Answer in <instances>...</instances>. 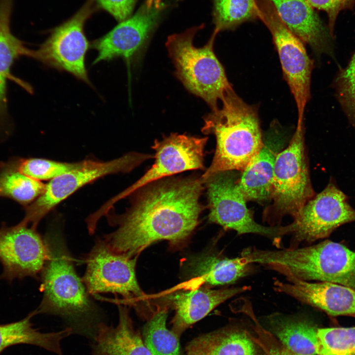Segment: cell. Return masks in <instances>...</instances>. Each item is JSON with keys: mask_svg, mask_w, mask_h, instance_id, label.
<instances>
[{"mask_svg": "<svg viewBox=\"0 0 355 355\" xmlns=\"http://www.w3.org/2000/svg\"><path fill=\"white\" fill-rule=\"evenodd\" d=\"M221 101L220 108L205 117L202 129L205 134H213L216 142L212 162L201 178L203 183L219 172H242L263 145L257 107L244 102L233 89Z\"/></svg>", "mask_w": 355, "mask_h": 355, "instance_id": "cell-3", "label": "cell"}, {"mask_svg": "<svg viewBox=\"0 0 355 355\" xmlns=\"http://www.w3.org/2000/svg\"><path fill=\"white\" fill-rule=\"evenodd\" d=\"M203 183L201 178H189L151 186L137 196L124 213H106L110 225L117 228L103 240L114 252L130 257L158 241H184L198 223Z\"/></svg>", "mask_w": 355, "mask_h": 355, "instance_id": "cell-1", "label": "cell"}, {"mask_svg": "<svg viewBox=\"0 0 355 355\" xmlns=\"http://www.w3.org/2000/svg\"><path fill=\"white\" fill-rule=\"evenodd\" d=\"M313 8L325 11L328 18V28L333 36L334 26L339 13L352 8L355 0H305Z\"/></svg>", "mask_w": 355, "mask_h": 355, "instance_id": "cell-33", "label": "cell"}, {"mask_svg": "<svg viewBox=\"0 0 355 355\" xmlns=\"http://www.w3.org/2000/svg\"><path fill=\"white\" fill-rule=\"evenodd\" d=\"M12 5L13 0H0V121L7 116L6 82L11 67L16 59L30 57L32 53L10 31Z\"/></svg>", "mask_w": 355, "mask_h": 355, "instance_id": "cell-24", "label": "cell"}, {"mask_svg": "<svg viewBox=\"0 0 355 355\" xmlns=\"http://www.w3.org/2000/svg\"><path fill=\"white\" fill-rule=\"evenodd\" d=\"M185 355H265L246 329L234 325L194 338Z\"/></svg>", "mask_w": 355, "mask_h": 355, "instance_id": "cell-21", "label": "cell"}, {"mask_svg": "<svg viewBox=\"0 0 355 355\" xmlns=\"http://www.w3.org/2000/svg\"><path fill=\"white\" fill-rule=\"evenodd\" d=\"M167 8L163 0H145L133 16L93 42L97 52L93 64L121 58L130 66L145 50Z\"/></svg>", "mask_w": 355, "mask_h": 355, "instance_id": "cell-11", "label": "cell"}, {"mask_svg": "<svg viewBox=\"0 0 355 355\" xmlns=\"http://www.w3.org/2000/svg\"><path fill=\"white\" fill-rule=\"evenodd\" d=\"M351 355H355V352Z\"/></svg>", "mask_w": 355, "mask_h": 355, "instance_id": "cell-35", "label": "cell"}, {"mask_svg": "<svg viewBox=\"0 0 355 355\" xmlns=\"http://www.w3.org/2000/svg\"><path fill=\"white\" fill-rule=\"evenodd\" d=\"M272 262L284 276L328 282L355 290V251L329 240L301 248L274 250Z\"/></svg>", "mask_w": 355, "mask_h": 355, "instance_id": "cell-5", "label": "cell"}, {"mask_svg": "<svg viewBox=\"0 0 355 355\" xmlns=\"http://www.w3.org/2000/svg\"><path fill=\"white\" fill-rule=\"evenodd\" d=\"M258 18L255 0H213L214 30H233L247 21Z\"/></svg>", "mask_w": 355, "mask_h": 355, "instance_id": "cell-28", "label": "cell"}, {"mask_svg": "<svg viewBox=\"0 0 355 355\" xmlns=\"http://www.w3.org/2000/svg\"><path fill=\"white\" fill-rule=\"evenodd\" d=\"M285 277L288 283L274 282L276 291L318 308L331 316L355 318V289L328 282L312 283L291 276Z\"/></svg>", "mask_w": 355, "mask_h": 355, "instance_id": "cell-16", "label": "cell"}, {"mask_svg": "<svg viewBox=\"0 0 355 355\" xmlns=\"http://www.w3.org/2000/svg\"><path fill=\"white\" fill-rule=\"evenodd\" d=\"M315 195L305 153L303 121L297 122L288 146L276 158L271 198L273 213L293 218Z\"/></svg>", "mask_w": 355, "mask_h": 355, "instance_id": "cell-8", "label": "cell"}, {"mask_svg": "<svg viewBox=\"0 0 355 355\" xmlns=\"http://www.w3.org/2000/svg\"><path fill=\"white\" fill-rule=\"evenodd\" d=\"M99 4L119 22L131 15L137 0H97Z\"/></svg>", "mask_w": 355, "mask_h": 355, "instance_id": "cell-34", "label": "cell"}, {"mask_svg": "<svg viewBox=\"0 0 355 355\" xmlns=\"http://www.w3.org/2000/svg\"><path fill=\"white\" fill-rule=\"evenodd\" d=\"M339 102L355 128V53L336 80Z\"/></svg>", "mask_w": 355, "mask_h": 355, "instance_id": "cell-31", "label": "cell"}, {"mask_svg": "<svg viewBox=\"0 0 355 355\" xmlns=\"http://www.w3.org/2000/svg\"><path fill=\"white\" fill-rule=\"evenodd\" d=\"M137 257L115 252L103 239H98L87 255L86 269L82 278L89 294L120 295L139 314V303L144 293L136 276Z\"/></svg>", "mask_w": 355, "mask_h": 355, "instance_id": "cell-10", "label": "cell"}, {"mask_svg": "<svg viewBox=\"0 0 355 355\" xmlns=\"http://www.w3.org/2000/svg\"><path fill=\"white\" fill-rule=\"evenodd\" d=\"M274 336L297 355H317V326L308 319L275 316L269 319Z\"/></svg>", "mask_w": 355, "mask_h": 355, "instance_id": "cell-25", "label": "cell"}, {"mask_svg": "<svg viewBox=\"0 0 355 355\" xmlns=\"http://www.w3.org/2000/svg\"><path fill=\"white\" fill-rule=\"evenodd\" d=\"M317 355H351L355 352V326L318 328Z\"/></svg>", "mask_w": 355, "mask_h": 355, "instance_id": "cell-29", "label": "cell"}, {"mask_svg": "<svg viewBox=\"0 0 355 355\" xmlns=\"http://www.w3.org/2000/svg\"><path fill=\"white\" fill-rule=\"evenodd\" d=\"M46 184L20 172L13 162L0 170V197L11 198L26 207L45 190Z\"/></svg>", "mask_w": 355, "mask_h": 355, "instance_id": "cell-26", "label": "cell"}, {"mask_svg": "<svg viewBox=\"0 0 355 355\" xmlns=\"http://www.w3.org/2000/svg\"><path fill=\"white\" fill-rule=\"evenodd\" d=\"M118 309L117 324H99L89 355H152L135 329L128 308L119 304Z\"/></svg>", "mask_w": 355, "mask_h": 355, "instance_id": "cell-20", "label": "cell"}, {"mask_svg": "<svg viewBox=\"0 0 355 355\" xmlns=\"http://www.w3.org/2000/svg\"><path fill=\"white\" fill-rule=\"evenodd\" d=\"M21 173L35 179L51 180L76 168L77 162L57 161L44 158H30L13 161Z\"/></svg>", "mask_w": 355, "mask_h": 355, "instance_id": "cell-30", "label": "cell"}, {"mask_svg": "<svg viewBox=\"0 0 355 355\" xmlns=\"http://www.w3.org/2000/svg\"><path fill=\"white\" fill-rule=\"evenodd\" d=\"M93 11L90 0L75 15L54 29L31 57L47 67L68 72L91 86L85 66L89 43L84 33L87 19Z\"/></svg>", "mask_w": 355, "mask_h": 355, "instance_id": "cell-12", "label": "cell"}, {"mask_svg": "<svg viewBox=\"0 0 355 355\" xmlns=\"http://www.w3.org/2000/svg\"><path fill=\"white\" fill-rule=\"evenodd\" d=\"M48 256L46 244L36 229L21 221L0 228V262L3 271L0 279L12 281L36 277Z\"/></svg>", "mask_w": 355, "mask_h": 355, "instance_id": "cell-15", "label": "cell"}, {"mask_svg": "<svg viewBox=\"0 0 355 355\" xmlns=\"http://www.w3.org/2000/svg\"><path fill=\"white\" fill-rule=\"evenodd\" d=\"M239 178L234 171L217 173L207 180L209 219L239 235L255 234L266 237L280 248L283 237L290 235V225L265 226L254 219L247 200L238 186Z\"/></svg>", "mask_w": 355, "mask_h": 355, "instance_id": "cell-7", "label": "cell"}, {"mask_svg": "<svg viewBox=\"0 0 355 355\" xmlns=\"http://www.w3.org/2000/svg\"><path fill=\"white\" fill-rule=\"evenodd\" d=\"M251 264L242 256L229 258L215 254H203L190 258L186 268L194 277L195 288L205 283L211 285L232 284L248 275Z\"/></svg>", "mask_w": 355, "mask_h": 355, "instance_id": "cell-22", "label": "cell"}, {"mask_svg": "<svg viewBox=\"0 0 355 355\" xmlns=\"http://www.w3.org/2000/svg\"><path fill=\"white\" fill-rule=\"evenodd\" d=\"M293 218L290 224V248H298L302 242L311 244L328 237L339 226L355 221V210L331 178L324 189L309 200Z\"/></svg>", "mask_w": 355, "mask_h": 355, "instance_id": "cell-13", "label": "cell"}, {"mask_svg": "<svg viewBox=\"0 0 355 355\" xmlns=\"http://www.w3.org/2000/svg\"><path fill=\"white\" fill-rule=\"evenodd\" d=\"M250 288L248 286L217 290L193 288L170 296L176 311L171 330L180 338L186 329L204 318L216 306Z\"/></svg>", "mask_w": 355, "mask_h": 355, "instance_id": "cell-19", "label": "cell"}, {"mask_svg": "<svg viewBox=\"0 0 355 355\" xmlns=\"http://www.w3.org/2000/svg\"><path fill=\"white\" fill-rule=\"evenodd\" d=\"M36 315L34 311L21 320L0 325V353L10 346L24 344L40 347L57 355H65L61 341L72 334V330L66 327L59 331L41 332L34 328L31 322Z\"/></svg>", "mask_w": 355, "mask_h": 355, "instance_id": "cell-23", "label": "cell"}, {"mask_svg": "<svg viewBox=\"0 0 355 355\" xmlns=\"http://www.w3.org/2000/svg\"><path fill=\"white\" fill-rule=\"evenodd\" d=\"M285 136L279 122L273 121L263 138L261 148L242 171L238 186L247 201L271 198L275 160Z\"/></svg>", "mask_w": 355, "mask_h": 355, "instance_id": "cell-17", "label": "cell"}, {"mask_svg": "<svg viewBox=\"0 0 355 355\" xmlns=\"http://www.w3.org/2000/svg\"><path fill=\"white\" fill-rule=\"evenodd\" d=\"M167 310H158L142 330L144 344L152 355H181L179 337L166 327Z\"/></svg>", "mask_w": 355, "mask_h": 355, "instance_id": "cell-27", "label": "cell"}, {"mask_svg": "<svg viewBox=\"0 0 355 355\" xmlns=\"http://www.w3.org/2000/svg\"><path fill=\"white\" fill-rule=\"evenodd\" d=\"M207 140V137L173 134L155 141L152 146L155 161L152 167L133 184L104 204L99 209L100 213H106L117 202L156 180L187 170L203 169Z\"/></svg>", "mask_w": 355, "mask_h": 355, "instance_id": "cell-14", "label": "cell"}, {"mask_svg": "<svg viewBox=\"0 0 355 355\" xmlns=\"http://www.w3.org/2000/svg\"><path fill=\"white\" fill-rule=\"evenodd\" d=\"M203 28L204 25H201L171 35L166 45L178 78L188 91L203 99L214 110L218 107L219 101L233 88L213 51L218 32L214 30L203 47L193 44L196 34Z\"/></svg>", "mask_w": 355, "mask_h": 355, "instance_id": "cell-4", "label": "cell"}, {"mask_svg": "<svg viewBox=\"0 0 355 355\" xmlns=\"http://www.w3.org/2000/svg\"><path fill=\"white\" fill-rule=\"evenodd\" d=\"M149 157L133 152L107 161L91 159L79 161L76 168L46 184L43 193L26 206L21 221L36 229L45 215L82 187L109 175L129 172Z\"/></svg>", "mask_w": 355, "mask_h": 355, "instance_id": "cell-6", "label": "cell"}, {"mask_svg": "<svg viewBox=\"0 0 355 355\" xmlns=\"http://www.w3.org/2000/svg\"><path fill=\"white\" fill-rule=\"evenodd\" d=\"M288 29L311 47L317 56L334 58L329 29L305 0H270Z\"/></svg>", "mask_w": 355, "mask_h": 355, "instance_id": "cell-18", "label": "cell"}, {"mask_svg": "<svg viewBox=\"0 0 355 355\" xmlns=\"http://www.w3.org/2000/svg\"><path fill=\"white\" fill-rule=\"evenodd\" d=\"M258 18L270 31L280 60L284 76L294 98L297 122L303 121L305 108L311 98L313 61L303 42L283 22L270 0H255Z\"/></svg>", "mask_w": 355, "mask_h": 355, "instance_id": "cell-9", "label": "cell"}, {"mask_svg": "<svg viewBox=\"0 0 355 355\" xmlns=\"http://www.w3.org/2000/svg\"><path fill=\"white\" fill-rule=\"evenodd\" d=\"M44 239L48 256L40 273L43 297L36 313L60 317L72 334L92 342L99 324L105 322L104 314L77 275L62 235L51 231Z\"/></svg>", "mask_w": 355, "mask_h": 355, "instance_id": "cell-2", "label": "cell"}, {"mask_svg": "<svg viewBox=\"0 0 355 355\" xmlns=\"http://www.w3.org/2000/svg\"><path fill=\"white\" fill-rule=\"evenodd\" d=\"M247 308L242 312L249 317L253 323L252 329L256 336L251 334V338L265 355H297L286 349L272 333L264 328L258 321L252 310Z\"/></svg>", "mask_w": 355, "mask_h": 355, "instance_id": "cell-32", "label": "cell"}]
</instances>
